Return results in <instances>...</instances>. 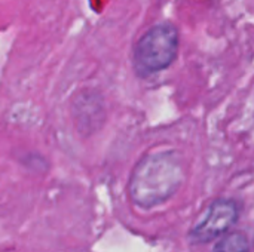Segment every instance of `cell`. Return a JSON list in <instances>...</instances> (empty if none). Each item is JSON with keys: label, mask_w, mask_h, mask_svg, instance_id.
<instances>
[{"label": "cell", "mask_w": 254, "mask_h": 252, "mask_svg": "<svg viewBox=\"0 0 254 252\" xmlns=\"http://www.w3.org/2000/svg\"><path fill=\"white\" fill-rule=\"evenodd\" d=\"M238 220V206L234 201H214L204 217L193 226L189 238L193 242H210L225 235Z\"/></svg>", "instance_id": "3"}, {"label": "cell", "mask_w": 254, "mask_h": 252, "mask_svg": "<svg viewBox=\"0 0 254 252\" xmlns=\"http://www.w3.org/2000/svg\"><path fill=\"white\" fill-rule=\"evenodd\" d=\"M179 52V31L170 22H161L146 31L132 53L138 76L147 77L168 68Z\"/></svg>", "instance_id": "2"}, {"label": "cell", "mask_w": 254, "mask_h": 252, "mask_svg": "<svg viewBox=\"0 0 254 252\" xmlns=\"http://www.w3.org/2000/svg\"><path fill=\"white\" fill-rule=\"evenodd\" d=\"M183 178L185 171L176 153L146 156L131 175L129 198L141 208H152L168 201L180 189Z\"/></svg>", "instance_id": "1"}, {"label": "cell", "mask_w": 254, "mask_h": 252, "mask_svg": "<svg viewBox=\"0 0 254 252\" xmlns=\"http://www.w3.org/2000/svg\"><path fill=\"white\" fill-rule=\"evenodd\" d=\"M250 241L243 232H234L226 235L219 244L214 247L213 252H249Z\"/></svg>", "instance_id": "4"}]
</instances>
